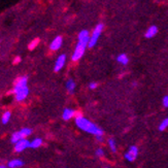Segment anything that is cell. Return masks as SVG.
<instances>
[{
    "mask_svg": "<svg viewBox=\"0 0 168 168\" xmlns=\"http://www.w3.org/2000/svg\"><path fill=\"white\" fill-rule=\"evenodd\" d=\"M137 157H138V147L136 146H130L127 153L125 154V159L129 162H133L137 159Z\"/></svg>",
    "mask_w": 168,
    "mask_h": 168,
    "instance_id": "obj_5",
    "label": "cell"
},
{
    "mask_svg": "<svg viewBox=\"0 0 168 168\" xmlns=\"http://www.w3.org/2000/svg\"><path fill=\"white\" fill-rule=\"evenodd\" d=\"M41 144H42V139L35 138L30 142V147H32V149H37V147H39Z\"/></svg>",
    "mask_w": 168,
    "mask_h": 168,
    "instance_id": "obj_16",
    "label": "cell"
},
{
    "mask_svg": "<svg viewBox=\"0 0 168 168\" xmlns=\"http://www.w3.org/2000/svg\"><path fill=\"white\" fill-rule=\"evenodd\" d=\"M27 147H30V141H28L27 139H21L20 141H18L16 144H15V151L17 153L23 152L24 149H26Z\"/></svg>",
    "mask_w": 168,
    "mask_h": 168,
    "instance_id": "obj_6",
    "label": "cell"
},
{
    "mask_svg": "<svg viewBox=\"0 0 168 168\" xmlns=\"http://www.w3.org/2000/svg\"><path fill=\"white\" fill-rule=\"evenodd\" d=\"M75 116V110L72 108H65L63 110L62 118L64 121H69L70 119H72Z\"/></svg>",
    "mask_w": 168,
    "mask_h": 168,
    "instance_id": "obj_10",
    "label": "cell"
},
{
    "mask_svg": "<svg viewBox=\"0 0 168 168\" xmlns=\"http://www.w3.org/2000/svg\"><path fill=\"white\" fill-rule=\"evenodd\" d=\"M65 62H66V55H64V54L60 55L59 57H58V59L56 60L54 70L56 71V72L60 71L63 67H64V65H65Z\"/></svg>",
    "mask_w": 168,
    "mask_h": 168,
    "instance_id": "obj_7",
    "label": "cell"
},
{
    "mask_svg": "<svg viewBox=\"0 0 168 168\" xmlns=\"http://www.w3.org/2000/svg\"><path fill=\"white\" fill-rule=\"evenodd\" d=\"M75 86L76 85L73 79H68L66 81V90H67V92L69 94H73L74 91H75Z\"/></svg>",
    "mask_w": 168,
    "mask_h": 168,
    "instance_id": "obj_12",
    "label": "cell"
},
{
    "mask_svg": "<svg viewBox=\"0 0 168 168\" xmlns=\"http://www.w3.org/2000/svg\"><path fill=\"white\" fill-rule=\"evenodd\" d=\"M95 156L98 158H102L104 156V151L102 149H97L95 152Z\"/></svg>",
    "mask_w": 168,
    "mask_h": 168,
    "instance_id": "obj_21",
    "label": "cell"
},
{
    "mask_svg": "<svg viewBox=\"0 0 168 168\" xmlns=\"http://www.w3.org/2000/svg\"><path fill=\"white\" fill-rule=\"evenodd\" d=\"M23 165H24V162L20 159H14V160L8 162V167L9 168H19L22 167Z\"/></svg>",
    "mask_w": 168,
    "mask_h": 168,
    "instance_id": "obj_13",
    "label": "cell"
},
{
    "mask_svg": "<svg viewBox=\"0 0 168 168\" xmlns=\"http://www.w3.org/2000/svg\"><path fill=\"white\" fill-rule=\"evenodd\" d=\"M9 119H11V111H5V112L3 114L1 121H2L3 124H7V122L9 121Z\"/></svg>",
    "mask_w": 168,
    "mask_h": 168,
    "instance_id": "obj_19",
    "label": "cell"
},
{
    "mask_svg": "<svg viewBox=\"0 0 168 168\" xmlns=\"http://www.w3.org/2000/svg\"><path fill=\"white\" fill-rule=\"evenodd\" d=\"M90 37L91 36L89 34V31H87V30H81L79 34V42L86 44V46H89Z\"/></svg>",
    "mask_w": 168,
    "mask_h": 168,
    "instance_id": "obj_8",
    "label": "cell"
},
{
    "mask_svg": "<svg viewBox=\"0 0 168 168\" xmlns=\"http://www.w3.org/2000/svg\"><path fill=\"white\" fill-rule=\"evenodd\" d=\"M28 77L27 76H22L17 81L14 88V93L16 95V99L18 101H23L27 98L29 94V89L27 87Z\"/></svg>",
    "mask_w": 168,
    "mask_h": 168,
    "instance_id": "obj_2",
    "label": "cell"
},
{
    "mask_svg": "<svg viewBox=\"0 0 168 168\" xmlns=\"http://www.w3.org/2000/svg\"><path fill=\"white\" fill-rule=\"evenodd\" d=\"M108 146H109V149H110V151L112 153L117 152V144H116L114 139H112V138L108 139Z\"/></svg>",
    "mask_w": 168,
    "mask_h": 168,
    "instance_id": "obj_17",
    "label": "cell"
},
{
    "mask_svg": "<svg viewBox=\"0 0 168 168\" xmlns=\"http://www.w3.org/2000/svg\"><path fill=\"white\" fill-rule=\"evenodd\" d=\"M23 138H24V136H23L22 132H21V131H18V132H15L14 134L11 135V142L16 144L18 141H20Z\"/></svg>",
    "mask_w": 168,
    "mask_h": 168,
    "instance_id": "obj_14",
    "label": "cell"
},
{
    "mask_svg": "<svg viewBox=\"0 0 168 168\" xmlns=\"http://www.w3.org/2000/svg\"><path fill=\"white\" fill-rule=\"evenodd\" d=\"M167 128H168V117L165 118V119L160 123V125H159V130L164 131L165 129H167Z\"/></svg>",
    "mask_w": 168,
    "mask_h": 168,
    "instance_id": "obj_18",
    "label": "cell"
},
{
    "mask_svg": "<svg viewBox=\"0 0 168 168\" xmlns=\"http://www.w3.org/2000/svg\"><path fill=\"white\" fill-rule=\"evenodd\" d=\"M97 83H90V85H89V89L90 90H94V89H96L97 88Z\"/></svg>",
    "mask_w": 168,
    "mask_h": 168,
    "instance_id": "obj_24",
    "label": "cell"
},
{
    "mask_svg": "<svg viewBox=\"0 0 168 168\" xmlns=\"http://www.w3.org/2000/svg\"><path fill=\"white\" fill-rule=\"evenodd\" d=\"M62 44H63L62 36H57V37L55 38L54 40L51 42V44H50V49H51L52 51H58V50L61 48Z\"/></svg>",
    "mask_w": 168,
    "mask_h": 168,
    "instance_id": "obj_9",
    "label": "cell"
},
{
    "mask_svg": "<svg viewBox=\"0 0 168 168\" xmlns=\"http://www.w3.org/2000/svg\"><path fill=\"white\" fill-rule=\"evenodd\" d=\"M87 46H86V44H84L77 42V44H76V46H75V50H74V52H73V54H72V57H71L72 61H79V60L84 56L85 51H86V48H87Z\"/></svg>",
    "mask_w": 168,
    "mask_h": 168,
    "instance_id": "obj_4",
    "label": "cell"
},
{
    "mask_svg": "<svg viewBox=\"0 0 168 168\" xmlns=\"http://www.w3.org/2000/svg\"><path fill=\"white\" fill-rule=\"evenodd\" d=\"M105 168H109V167H105Z\"/></svg>",
    "mask_w": 168,
    "mask_h": 168,
    "instance_id": "obj_28",
    "label": "cell"
},
{
    "mask_svg": "<svg viewBox=\"0 0 168 168\" xmlns=\"http://www.w3.org/2000/svg\"><path fill=\"white\" fill-rule=\"evenodd\" d=\"M0 168H6L5 166H3V165H0Z\"/></svg>",
    "mask_w": 168,
    "mask_h": 168,
    "instance_id": "obj_27",
    "label": "cell"
},
{
    "mask_svg": "<svg viewBox=\"0 0 168 168\" xmlns=\"http://www.w3.org/2000/svg\"><path fill=\"white\" fill-rule=\"evenodd\" d=\"M20 61H21V58H20V57H17L16 59L14 60V63H15V64H18V63H19Z\"/></svg>",
    "mask_w": 168,
    "mask_h": 168,
    "instance_id": "obj_26",
    "label": "cell"
},
{
    "mask_svg": "<svg viewBox=\"0 0 168 168\" xmlns=\"http://www.w3.org/2000/svg\"><path fill=\"white\" fill-rule=\"evenodd\" d=\"M75 124L77 128L81 129V131H84V132L90 133V134L95 136L103 135V130L99 126H97L96 124L91 122L90 120L83 117L81 114H79V116L75 117Z\"/></svg>",
    "mask_w": 168,
    "mask_h": 168,
    "instance_id": "obj_1",
    "label": "cell"
},
{
    "mask_svg": "<svg viewBox=\"0 0 168 168\" xmlns=\"http://www.w3.org/2000/svg\"><path fill=\"white\" fill-rule=\"evenodd\" d=\"M96 140L98 141V142H103V140H104V138H103V136H96Z\"/></svg>",
    "mask_w": 168,
    "mask_h": 168,
    "instance_id": "obj_25",
    "label": "cell"
},
{
    "mask_svg": "<svg viewBox=\"0 0 168 168\" xmlns=\"http://www.w3.org/2000/svg\"><path fill=\"white\" fill-rule=\"evenodd\" d=\"M157 33H158V27L155 26V25H153V26H151L149 29L146 30L144 36H146V38H152V37H154Z\"/></svg>",
    "mask_w": 168,
    "mask_h": 168,
    "instance_id": "obj_11",
    "label": "cell"
},
{
    "mask_svg": "<svg viewBox=\"0 0 168 168\" xmlns=\"http://www.w3.org/2000/svg\"><path fill=\"white\" fill-rule=\"evenodd\" d=\"M162 104L165 108H168V95H165L162 99Z\"/></svg>",
    "mask_w": 168,
    "mask_h": 168,
    "instance_id": "obj_23",
    "label": "cell"
},
{
    "mask_svg": "<svg viewBox=\"0 0 168 168\" xmlns=\"http://www.w3.org/2000/svg\"><path fill=\"white\" fill-rule=\"evenodd\" d=\"M20 131L22 132V134H23V136H24V137H26V136L30 135V134L32 133V130H31L30 128H23L22 130H20Z\"/></svg>",
    "mask_w": 168,
    "mask_h": 168,
    "instance_id": "obj_20",
    "label": "cell"
},
{
    "mask_svg": "<svg viewBox=\"0 0 168 168\" xmlns=\"http://www.w3.org/2000/svg\"><path fill=\"white\" fill-rule=\"evenodd\" d=\"M103 28H104V25L102 23H99V24L94 28L92 32V35L90 37V41H89V48H94L97 44L98 39H99V36L101 35V33L103 31Z\"/></svg>",
    "mask_w": 168,
    "mask_h": 168,
    "instance_id": "obj_3",
    "label": "cell"
},
{
    "mask_svg": "<svg viewBox=\"0 0 168 168\" xmlns=\"http://www.w3.org/2000/svg\"><path fill=\"white\" fill-rule=\"evenodd\" d=\"M117 61L122 65H127L128 62H129V59H128L126 54H120L117 57Z\"/></svg>",
    "mask_w": 168,
    "mask_h": 168,
    "instance_id": "obj_15",
    "label": "cell"
},
{
    "mask_svg": "<svg viewBox=\"0 0 168 168\" xmlns=\"http://www.w3.org/2000/svg\"><path fill=\"white\" fill-rule=\"evenodd\" d=\"M38 42H39V39H38V38L34 39V40H33L32 42H30V44H29V50H33V49H34V48H35V46L38 44Z\"/></svg>",
    "mask_w": 168,
    "mask_h": 168,
    "instance_id": "obj_22",
    "label": "cell"
}]
</instances>
